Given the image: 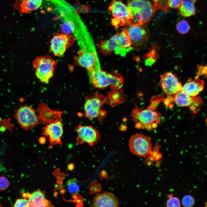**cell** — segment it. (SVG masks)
I'll list each match as a JSON object with an SVG mask.
<instances>
[{
  "instance_id": "cell-18",
  "label": "cell",
  "mask_w": 207,
  "mask_h": 207,
  "mask_svg": "<svg viewBox=\"0 0 207 207\" xmlns=\"http://www.w3.org/2000/svg\"><path fill=\"white\" fill-rule=\"evenodd\" d=\"M204 88V81L198 78L189 80L183 86L182 91L189 96H196Z\"/></svg>"
},
{
  "instance_id": "cell-22",
  "label": "cell",
  "mask_w": 207,
  "mask_h": 207,
  "mask_svg": "<svg viewBox=\"0 0 207 207\" xmlns=\"http://www.w3.org/2000/svg\"><path fill=\"white\" fill-rule=\"evenodd\" d=\"M115 35L119 44L122 49L127 52L133 49L129 35L125 29Z\"/></svg>"
},
{
  "instance_id": "cell-5",
  "label": "cell",
  "mask_w": 207,
  "mask_h": 207,
  "mask_svg": "<svg viewBox=\"0 0 207 207\" xmlns=\"http://www.w3.org/2000/svg\"><path fill=\"white\" fill-rule=\"evenodd\" d=\"M108 10L111 12L114 18L111 20L112 24L116 28L119 26L127 25L132 23V15L126 5L121 1H112Z\"/></svg>"
},
{
  "instance_id": "cell-33",
  "label": "cell",
  "mask_w": 207,
  "mask_h": 207,
  "mask_svg": "<svg viewBox=\"0 0 207 207\" xmlns=\"http://www.w3.org/2000/svg\"><path fill=\"white\" fill-rule=\"evenodd\" d=\"M173 0H168V1H173Z\"/></svg>"
},
{
  "instance_id": "cell-27",
  "label": "cell",
  "mask_w": 207,
  "mask_h": 207,
  "mask_svg": "<svg viewBox=\"0 0 207 207\" xmlns=\"http://www.w3.org/2000/svg\"><path fill=\"white\" fill-rule=\"evenodd\" d=\"M154 7L156 11L162 9L164 12L167 11L168 0H152Z\"/></svg>"
},
{
  "instance_id": "cell-28",
  "label": "cell",
  "mask_w": 207,
  "mask_h": 207,
  "mask_svg": "<svg viewBox=\"0 0 207 207\" xmlns=\"http://www.w3.org/2000/svg\"><path fill=\"white\" fill-rule=\"evenodd\" d=\"M166 206L178 207L181 206V203L178 198L173 196L172 194L169 195V198L167 201Z\"/></svg>"
},
{
  "instance_id": "cell-29",
  "label": "cell",
  "mask_w": 207,
  "mask_h": 207,
  "mask_svg": "<svg viewBox=\"0 0 207 207\" xmlns=\"http://www.w3.org/2000/svg\"><path fill=\"white\" fill-rule=\"evenodd\" d=\"M182 204L185 207H191L195 204L193 198L190 195L185 196L182 200Z\"/></svg>"
},
{
  "instance_id": "cell-24",
  "label": "cell",
  "mask_w": 207,
  "mask_h": 207,
  "mask_svg": "<svg viewBox=\"0 0 207 207\" xmlns=\"http://www.w3.org/2000/svg\"><path fill=\"white\" fill-rule=\"evenodd\" d=\"M111 73V76L110 85L111 88L112 90L121 88L124 83L122 76L115 70L112 71Z\"/></svg>"
},
{
  "instance_id": "cell-20",
  "label": "cell",
  "mask_w": 207,
  "mask_h": 207,
  "mask_svg": "<svg viewBox=\"0 0 207 207\" xmlns=\"http://www.w3.org/2000/svg\"><path fill=\"white\" fill-rule=\"evenodd\" d=\"M105 103L112 107L123 103L126 99L122 89H113L108 93Z\"/></svg>"
},
{
  "instance_id": "cell-14",
  "label": "cell",
  "mask_w": 207,
  "mask_h": 207,
  "mask_svg": "<svg viewBox=\"0 0 207 207\" xmlns=\"http://www.w3.org/2000/svg\"><path fill=\"white\" fill-rule=\"evenodd\" d=\"M37 114L40 122L47 124L61 120L64 112L51 110L45 103H40L37 108Z\"/></svg>"
},
{
  "instance_id": "cell-23",
  "label": "cell",
  "mask_w": 207,
  "mask_h": 207,
  "mask_svg": "<svg viewBox=\"0 0 207 207\" xmlns=\"http://www.w3.org/2000/svg\"><path fill=\"white\" fill-rule=\"evenodd\" d=\"M197 0H183L179 8L178 12L182 16L188 17L194 14L195 8L194 3Z\"/></svg>"
},
{
  "instance_id": "cell-32",
  "label": "cell",
  "mask_w": 207,
  "mask_h": 207,
  "mask_svg": "<svg viewBox=\"0 0 207 207\" xmlns=\"http://www.w3.org/2000/svg\"><path fill=\"white\" fill-rule=\"evenodd\" d=\"M183 0L168 1V7L173 8H179L181 6Z\"/></svg>"
},
{
  "instance_id": "cell-1",
  "label": "cell",
  "mask_w": 207,
  "mask_h": 207,
  "mask_svg": "<svg viewBox=\"0 0 207 207\" xmlns=\"http://www.w3.org/2000/svg\"><path fill=\"white\" fill-rule=\"evenodd\" d=\"M151 102L146 109H143L136 105L132 110L131 116L136 128L150 131L156 128L159 123L161 114L156 110L158 104L155 102Z\"/></svg>"
},
{
  "instance_id": "cell-21",
  "label": "cell",
  "mask_w": 207,
  "mask_h": 207,
  "mask_svg": "<svg viewBox=\"0 0 207 207\" xmlns=\"http://www.w3.org/2000/svg\"><path fill=\"white\" fill-rule=\"evenodd\" d=\"M198 97L189 96L182 90L171 97L172 101L177 106L187 107L191 106L197 101Z\"/></svg>"
},
{
  "instance_id": "cell-17",
  "label": "cell",
  "mask_w": 207,
  "mask_h": 207,
  "mask_svg": "<svg viewBox=\"0 0 207 207\" xmlns=\"http://www.w3.org/2000/svg\"><path fill=\"white\" fill-rule=\"evenodd\" d=\"M43 0H15L14 7L20 13H28L38 9Z\"/></svg>"
},
{
  "instance_id": "cell-2",
  "label": "cell",
  "mask_w": 207,
  "mask_h": 207,
  "mask_svg": "<svg viewBox=\"0 0 207 207\" xmlns=\"http://www.w3.org/2000/svg\"><path fill=\"white\" fill-rule=\"evenodd\" d=\"M126 6L132 16L130 24L142 25L148 23L156 11L150 0H129Z\"/></svg>"
},
{
  "instance_id": "cell-3",
  "label": "cell",
  "mask_w": 207,
  "mask_h": 207,
  "mask_svg": "<svg viewBox=\"0 0 207 207\" xmlns=\"http://www.w3.org/2000/svg\"><path fill=\"white\" fill-rule=\"evenodd\" d=\"M106 100V97L99 93L86 96L84 106L85 116L89 120L99 118L102 123L106 115V111L102 109Z\"/></svg>"
},
{
  "instance_id": "cell-12",
  "label": "cell",
  "mask_w": 207,
  "mask_h": 207,
  "mask_svg": "<svg viewBox=\"0 0 207 207\" xmlns=\"http://www.w3.org/2000/svg\"><path fill=\"white\" fill-rule=\"evenodd\" d=\"M63 126L61 120L46 124L42 129V134L48 137L50 143L53 145H60L63 134Z\"/></svg>"
},
{
  "instance_id": "cell-13",
  "label": "cell",
  "mask_w": 207,
  "mask_h": 207,
  "mask_svg": "<svg viewBox=\"0 0 207 207\" xmlns=\"http://www.w3.org/2000/svg\"><path fill=\"white\" fill-rule=\"evenodd\" d=\"M88 71L90 80L95 87L102 89L110 86L111 73L102 70L101 69H94Z\"/></svg>"
},
{
  "instance_id": "cell-7",
  "label": "cell",
  "mask_w": 207,
  "mask_h": 207,
  "mask_svg": "<svg viewBox=\"0 0 207 207\" xmlns=\"http://www.w3.org/2000/svg\"><path fill=\"white\" fill-rule=\"evenodd\" d=\"M14 117L21 128L25 130L34 128L40 122L36 110L27 105L21 106L17 108Z\"/></svg>"
},
{
  "instance_id": "cell-15",
  "label": "cell",
  "mask_w": 207,
  "mask_h": 207,
  "mask_svg": "<svg viewBox=\"0 0 207 207\" xmlns=\"http://www.w3.org/2000/svg\"><path fill=\"white\" fill-rule=\"evenodd\" d=\"M97 47L99 52L104 55L114 52L117 54L124 56L127 53L121 47L115 35L108 39L101 41L98 44Z\"/></svg>"
},
{
  "instance_id": "cell-16",
  "label": "cell",
  "mask_w": 207,
  "mask_h": 207,
  "mask_svg": "<svg viewBox=\"0 0 207 207\" xmlns=\"http://www.w3.org/2000/svg\"><path fill=\"white\" fill-rule=\"evenodd\" d=\"M93 202L92 206L95 207L119 206L118 198L112 193L107 192L97 194Z\"/></svg>"
},
{
  "instance_id": "cell-4",
  "label": "cell",
  "mask_w": 207,
  "mask_h": 207,
  "mask_svg": "<svg viewBox=\"0 0 207 207\" xmlns=\"http://www.w3.org/2000/svg\"><path fill=\"white\" fill-rule=\"evenodd\" d=\"M37 78L42 83H48L53 75L57 62L47 55L37 57L32 63Z\"/></svg>"
},
{
  "instance_id": "cell-19",
  "label": "cell",
  "mask_w": 207,
  "mask_h": 207,
  "mask_svg": "<svg viewBox=\"0 0 207 207\" xmlns=\"http://www.w3.org/2000/svg\"><path fill=\"white\" fill-rule=\"evenodd\" d=\"M29 207H45L51 206L44 192L39 190L30 194L28 198Z\"/></svg>"
},
{
  "instance_id": "cell-11",
  "label": "cell",
  "mask_w": 207,
  "mask_h": 207,
  "mask_svg": "<svg viewBox=\"0 0 207 207\" xmlns=\"http://www.w3.org/2000/svg\"><path fill=\"white\" fill-rule=\"evenodd\" d=\"M159 85L167 97H170L181 91L183 87L177 76L170 72L161 76Z\"/></svg>"
},
{
  "instance_id": "cell-25",
  "label": "cell",
  "mask_w": 207,
  "mask_h": 207,
  "mask_svg": "<svg viewBox=\"0 0 207 207\" xmlns=\"http://www.w3.org/2000/svg\"><path fill=\"white\" fill-rule=\"evenodd\" d=\"M67 189L69 192L74 195H76L80 191L79 185L75 178L68 180L67 182Z\"/></svg>"
},
{
  "instance_id": "cell-10",
  "label": "cell",
  "mask_w": 207,
  "mask_h": 207,
  "mask_svg": "<svg viewBox=\"0 0 207 207\" xmlns=\"http://www.w3.org/2000/svg\"><path fill=\"white\" fill-rule=\"evenodd\" d=\"M74 130L77 133L76 143L78 144L86 143L93 146L98 142L100 138L99 131L90 126L78 125Z\"/></svg>"
},
{
  "instance_id": "cell-26",
  "label": "cell",
  "mask_w": 207,
  "mask_h": 207,
  "mask_svg": "<svg viewBox=\"0 0 207 207\" xmlns=\"http://www.w3.org/2000/svg\"><path fill=\"white\" fill-rule=\"evenodd\" d=\"M176 28L179 32L182 34H185L189 30L190 26L186 21L182 20L177 23Z\"/></svg>"
},
{
  "instance_id": "cell-9",
  "label": "cell",
  "mask_w": 207,
  "mask_h": 207,
  "mask_svg": "<svg viewBox=\"0 0 207 207\" xmlns=\"http://www.w3.org/2000/svg\"><path fill=\"white\" fill-rule=\"evenodd\" d=\"M75 40L72 34L63 33L55 34L51 40L50 51L56 56H62L67 49L74 43Z\"/></svg>"
},
{
  "instance_id": "cell-6",
  "label": "cell",
  "mask_w": 207,
  "mask_h": 207,
  "mask_svg": "<svg viewBox=\"0 0 207 207\" xmlns=\"http://www.w3.org/2000/svg\"><path fill=\"white\" fill-rule=\"evenodd\" d=\"M144 24H130L125 29L129 35L133 49L135 50L144 48L148 44L149 34Z\"/></svg>"
},
{
  "instance_id": "cell-31",
  "label": "cell",
  "mask_w": 207,
  "mask_h": 207,
  "mask_svg": "<svg viewBox=\"0 0 207 207\" xmlns=\"http://www.w3.org/2000/svg\"><path fill=\"white\" fill-rule=\"evenodd\" d=\"M9 182L5 177H0V190L3 191L7 189L9 186Z\"/></svg>"
},
{
  "instance_id": "cell-30",
  "label": "cell",
  "mask_w": 207,
  "mask_h": 207,
  "mask_svg": "<svg viewBox=\"0 0 207 207\" xmlns=\"http://www.w3.org/2000/svg\"><path fill=\"white\" fill-rule=\"evenodd\" d=\"M16 207H29V202L28 199L24 198L18 199L16 200L14 205Z\"/></svg>"
},
{
  "instance_id": "cell-8",
  "label": "cell",
  "mask_w": 207,
  "mask_h": 207,
  "mask_svg": "<svg viewBox=\"0 0 207 207\" xmlns=\"http://www.w3.org/2000/svg\"><path fill=\"white\" fill-rule=\"evenodd\" d=\"M150 137L140 133L132 136L129 141L131 152L137 156L147 158L152 153L153 149Z\"/></svg>"
}]
</instances>
